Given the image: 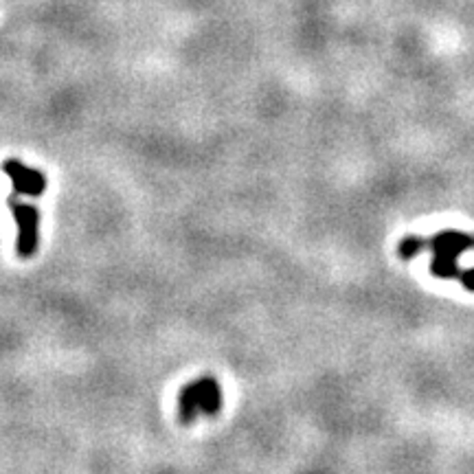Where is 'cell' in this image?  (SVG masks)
I'll list each match as a JSON object with an SVG mask.
<instances>
[{
	"label": "cell",
	"mask_w": 474,
	"mask_h": 474,
	"mask_svg": "<svg viewBox=\"0 0 474 474\" xmlns=\"http://www.w3.org/2000/svg\"><path fill=\"white\" fill-rule=\"evenodd\" d=\"M220 408H222V386L209 376L187 382L178 393V422L183 426H191L200 416H218Z\"/></svg>",
	"instance_id": "cell-1"
},
{
	"label": "cell",
	"mask_w": 474,
	"mask_h": 474,
	"mask_svg": "<svg viewBox=\"0 0 474 474\" xmlns=\"http://www.w3.org/2000/svg\"><path fill=\"white\" fill-rule=\"evenodd\" d=\"M426 248L432 251L431 260V275L437 279H459V255L474 248V236H468L463 231H441L431 239H426Z\"/></svg>",
	"instance_id": "cell-2"
},
{
	"label": "cell",
	"mask_w": 474,
	"mask_h": 474,
	"mask_svg": "<svg viewBox=\"0 0 474 474\" xmlns=\"http://www.w3.org/2000/svg\"><path fill=\"white\" fill-rule=\"evenodd\" d=\"M9 209L18 227L16 253L22 260L35 257L40 248V211L38 206L29 202H16V198H9Z\"/></svg>",
	"instance_id": "cell-3"
},
{
	"label": "cell",
	"mask_w": 474,
	"mask_h": 474,
	"mask_svg": "<svg viewBox=\"0 0 474 474\" xmlns=\"http://www.w3.org/2000/svg\"><path fill=\"white\" fill-rule=\"evenodd\" d=\"M4 176L12 181L13 196H27V198H40L47 191V176L40 169L29 167V165L20 163L18 159H7L3 163Z\"/></svg>",
	"instance_id": "cell-4"
},
{
	"label": "cell",
	"mask_w": 474,
	"mask_h": 474,
	"mask_svg": "<svg viewBox=\"0 0 474 474\" xmlns=\"http://www.w3.org/2000/svg\"><path fill=\"white\" fill-rule=\"evenodd\" d=\"M422 251H426V239L424 237L408 236L398 244V255L402 257V260H413V257L420 255Z\"/></svg>",
	"instance_id": "cell-5"
},
{
	"label": "cell",
	"mask_w": 474,
	"mask_h": 474,
	"mask_svg": "<svg viewBox=\"0 0 474 474\" xmlns=\"http://www.w3.org/2000/svg\"><path fill=\"white\" fill-rule=\"evenodd\" d=\"M459 282H462V285L468 290V292H474V268L462 270V275H459Z\"/></svg>",
	"instance_id": "cell-6"
}]
</instances>
